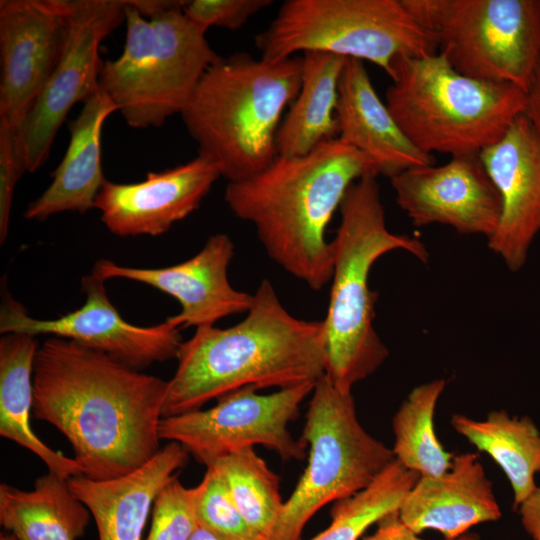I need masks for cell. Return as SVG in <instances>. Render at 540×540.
<instances>
[{"label": "cell", "mask_w": 540, "mask_h": 540, "mask_svg": "<svg viewBox=\"0 0 540 540\" xmlns=\"http://www.w3.org/2000/svg\"><path fill=\"white\" fill-rule=\"evenodd\" d=\"M64 0L0 1V118L17 128L61 57Z\"/></svg>", "instance_id": "9a60e30c"}, {"label": "cell", "mask_w": 540, "mask_h": 540, "mask_svg": "<svg viewBox=\"0 0 540 540\" xmlns=\"http://www.w3.org/2000/svg\"><path fill=\"white\" fill-rule=\"evenodd\" d=\"M271 4V0H186L182 12L205 31L211 26L237 30Z\"/></svg>", "instance_id": "1f68e13d"}, {"label": "cell", "mask_w": 540, "mask_h": 540, "mask_svg": "<svg viewBox=\"0 0 540 540\" xmlns=\"http://www.w3.org/2000/svg\"><path fill=\"white\" fill-rule=\"evenodd\" d=\"M524 530L533 540H540V486L517 508Z\"/></svg>", "instance_id": "e575fe53"}, {"label": "cell", "mask_w": 540, "mask_h": 540, "mask_svg": "<svg viewBox=\"0 0 540 540\" xmlns=\"http://www.w3.org/2000/svg\"><path fill=\"white\" fill-rule=\"evenodd\" d=\"M346 61L325 52L302 54L301 86L279 127L277 155L303 156L338 137V86Z\"/></svg>", "instance_id": "cb8c5ba5"}, {"label": "cell", "mask_w": 540, "mask_h": 540, "mask_svg": "<svg viewBox=\"0 0 540 540\" xmlns=\"http://www.w3.org/2000/svg\"><path fill=\"white\" fill-rule=\"evenodd\" d=\"M336 118L338 138L363 155L375 177L392 179L408 169L435 164L433 155L419 150L404 134L360 60L345 63Z\"/></svg>", "instance_id": "ffe728a7"}, {"label": "cell", "mask_w": 540, "mask_h": 540, "mask_svg": "<svg viewBox=\"0 0 540 540\" xmlns=\"http://www.w3.org/2000/svg\"><path fill=\"white\" fill-rule=\"evenodd\" d=\"M314 385L304 383L266 395L252 388L231 392L211 408L162 418L160 439L179 443L206 467L254 445H263L284 460L304 459L306 446L293 438L288 425Z\"/></svg>", "instance_id": "8fae6325"}, {"label": "cell", "mask_w": 540, "mask_h": 540, "mask_svg": "<svg viewBox=\"0 0 540 540\" xmlns=\"http://www.w3.org/2000/svg\"><path fill=\"white\" fill-rule=\"evenodd\" d=\"M84 304L55 319H35L8 294L3 295L0 332L36 337L52 335L105 353L136 370L176 358L182 343L180 328L167 319L153 326L126 322L106 294L104 281L94 275L81 279Z\"/></svg>", "instance_id": "4fadbf2b"}, {"label": "cell", "mask_w": 540, "mask_h": 540, "mask_svg": "<svg viewBox=\"0 0 540 540\" xmlns=\"http://www.w3.org/2000/svg\"><path fill=\"white\" fill-rule=\"evenodd\" d=\"M301 441L309 445L308 464L269 540H301L323 506L365 489L395 460L393 450L360 424L351 392L326 375L314 385Z\"/></svg>", "instance_id": "9c48e42d"}, {"label": "cell", "mask_w": 540, "mask_h": 540, "mask_svg": "<svg viewBox=\"0 0 540 540\" xmlns=\"http://www.w3.org/2000/svg\"><path fill=\"white\" fill-rule=\"evenodd\" d=\"M34 336L8 333L0 339V435L36 455L48 472L69 479L83 475L73 457L53 450L33 431Z\"/></svg>", "instance_id": "603a6c76"}, {"label": "cell", "mask_w": 540, "mask_h": 540, "mask_svg": "<svg viewBox=\"0 0 540 540\" xmlns=\"http://www.w3.org/2000/svg\"><path fill=\"white\" fill-rule=\"evenodd\" d=\"M255 44L269 60L325 52L369 61L389 76L399 58L438 53L404 0H288Z\"/></svg>", "instance_id": "ba28073f"}, {"label": "cell", "mask_w": 540, "mask_h": 540, "mask_svg": "<svg viewBox=\"0 0 540 540\" xmlns=\"http://www.w3.org/2000/svg\"><path fill=\"white\" fill-rule=\"evenodd\" d=\"M182 6L178 1L147 19L125 1L124 49L103 63L99 88L130 127H160L181 114L203 74L220 58Z\"/></svg>", "instance_id": "52a82bcc"}, {"label": "cell", "mask_w": 540, "mask_h": 540, "mask_svg": "<svg viewBox=\"0 0 540 540\" xmlns=\"http://www.w3.org/2000/svg\"><path fill=\"white\" fill-rule=\"evenodd\" d=\"M67 34L52 75L16 128L30 173L45 164L68 112L99 88L101 42L125 21L123 0H64Z\"/></svg>", "instance_id": "7c38bea8"}, {"label": "cell", "mask_w": 540, "mask_h": 540, "mask_svg": "<svg viewBox=\"0 0 540 540\" xmlns=\"http://www.w3.org/2000/svg\"><path fill=\"white\" fill-rule=\"evenodd\" d=\"M200 484L185 487L175 475L159 492L152 507V523L144 540H189L198 528Z\"/></svg>", "instance_id": "4dcf8cb0"}, {"label": "cell", "mask_w": 540, "mask_h": 540, "mask_svg": "<svg viewBox=\"0 0 540 540\" xmlns=\"http://www.w3.org/2000/svg\"><path fill=\"white\" fill-rule=\"evenodd\" d=\"M376 178L362 177L348 189L339 208L341 222L331 241L332 285L323 320L325 375L343 392H351L388 357L373 326L378 296L369 287L373 264L394 250L407 251L424 263L429 259L418 238L388 230Z\"/></svg>", "instance_id": "5b68a950"}, {"label": "cell", "mask_w": 540, "mask_h": 540, "mask_svg": "<svg viewBox=\"0 0 540 540\" xmlns=\"http://www.w3.org/2000/svg\"><path fill=\"white\" fill-rule=\"evenodd\" d=\"M398 515L418 535L435 530L454 540L477 524L498 521L502 512L478 456L461 453L444 474L420 476Z\"/></svg>", "instance_id": "d6986e66"}, {"label": "cell", "mask_w": 540, "mask_h": 540, "mask_svg": "<svg viewBox=\"0 0 540 540\" xmlns=\"http://www.w3.org/2000/svg\"><path fill=\"white\" fill-rule=\"evenodd\" d=\"M17 130L0 118V243L8 235L10 212L15 186L26 172Z\"/></svg>", "instance_id": "d6a6232c"}, {"label": "cell", "mask_w": 540, "mask_h": 540, "mask_svg": "<svg viewBox=\"0 0 540 540\" xmlns=\"http://www.w3.org/2000/svg\"><path fill=\"white\" fill-rule=\"evenodd\" d=\"M197 500L199 526L222 540H257L214 467H206Z\"/></svg>", "instance_id": "f546056e"}, {"label": "cell", "mask_w": 540, "mask_h": 540, "mask_svg": "<svg viewBox=\"0 0 540 540\" xmlns=\"http://www.w3.org/2000/svg\"><path fill=\"white\" fill-rule=\"evenodd\" d=\"M90 518L68 479L53 473L38 477L29 491L0 485V524L18 540H78Z\"/></svg>", "instance_id": "d4e9b609"}, {"label": "cell", "mask_w": 540, "mask_h": 540, "mask_svg": "<svg viewBox=\"0 0 540 540\" xmlns=\"http://www.w3.org/2000/svg\"><path fill=\"white\" fill-rule=\"evenodd\" d=\"M220 176L217 165L198 154L187 163L149 172L137 183L105 179L94 208L114 235L158 236L197 210Z\"/></svg>", "instance_id": "ac0fdd59"}, {"label": "cell", "mask_w": 540, "mask_h": 540, "mask_svg": "<svg viewBox=\"0 0 540 540\" xmlns=\"http://www.w3.org/2000/svg\"><path fill=\"white\" fill-rule=\"evenodd\" d=\"M524 115L540 137V61L532 84L526 93Z\"/></svg>", "instance_id": "d590c367"}, {"label": "cell", "mask_w": 540, "mask_h": 540, "mask_svg": "<svg viewBox=\"0 0 540 540\" xmlns=\"http://www.w3.org/2000/svg\"><path fill=\"white\" fill-rule=\"evenodd\" d=\"M459 73L528 92L540 61V0H404Z\"/></svg>", "instance_id": "30bf717a"}, {"label": "cell", "mask_w": 540, "mask_h": 540, "mask_svg": "<svg viewBox=\"0 0 540 540\" xmlns=\"http://www.w3.org/2000/svg\"><path fill=\"white\" fill-rule=\"evenodd\" d=\"M391 184L398 206L417 227L442 224L487 239L498 227L501 198L480 153L453 156L440 166L408 169Z\"/></svg>", "instance_id": "5bb4252c"}, {"label": "cell", "mask_w": 540, "mask_h": 540, "mask_svg": "<svg viewBox=\"0 0 540 540\" xmlns=\"http://www.w3.org/2000/svg\"><path fill=\"white\" fill-rule=\"evenodd\" d=\"M301 79L302 56L269 60L236 52L220 57L180 114L198 154L211 159L229 183L264 170L277 157L281 118Z\"/></svg>", "instance_id": "277c9868"}, {"label": "cell", "mask_w": 540, "mask_h": 540, "mask_svg": "<svg viewBox=\"0 0 540 540\" xmlns=\"http://www.w3.org/2000/svg\"><path fill=\"white\" fill-rule=\"evenodd\" d=\"M419 477L395 459L368 487L334 502L330 525L311 540H359L370 526L398 511Z\"/></svg>", "instance_id": "f1b7e54d"}, {"label": "cell", "mask_w": 540, "mask_h": 540, "mask_svg": "<svg viewBox=\"0 0 540 540\" xmlns=\"http://www.w3.org/2000/svg\"><path fill=\"white\" fill-rule=\"evenodd\" d=\"M234 245L226 234L210 236L192 258L164 268H134L100 259L91 274L105 281L123 278L149 285L174 297L178 314L167 318L178 328L214 326L233 314L247 312L253 295L234 289L228 280V266Z\"/></svg>", "instance_id": "2e32d148"}, {"label": "cell", "mask_w": 540, "mask_h": 540, "mask_svg": "<svg viewBox=\"0 0 540 540\" xmlns=\"http://www.w3.org/2000/svg\"><path fill=\"white\" fill-rule=\"evenodd\" d=\"M167 386L105 353L51 337L34 362L32 414L67 439L83 476L113 479L160 449Z\"/></svg>", "instance_id": "6da1fadb"}, {"label": "cell", "mask_w": 540, "mask_h": 540, "mask_svg": "<svg viewBox=\"0 0 540 540\" xmlns=\"http://www.w3.org/2000/svg\"><path fill=\"white\" fill-rule=\"evenodd\" d=\"M115 111L117 106L100 89L83 103L78 117L69 123L66 153L51 174L50 185L25 209L26 219L45 221L57 213L84 214L94 208L105 181L101 162L102 128Z\"/></svg>", "instance_id": "7402d4cb"}, {"label": "cell", "mask_w": 540, "mask_h": 540, "mask_svg": "<svg viewBox=\"0 0 540 540\" xmlns=\"http://www.w3.org/2000/svg\"><path fill=\"white\" fill-rule=\"evenodd\" d=\"M480 158L502 205L488 247L511 271H519L540 233V137L522 114Z\"/></svg>", "instance_id": "e0dca14e"}, {"label": "cell", "mask_w": 540, "mask_h": 540, "mask_svg": "<svg viewBox=\"0 0 540 540\" xmlns=\"http://www.w3.org/2000/svg\"><path fill=\"white\" fill-rule=\"evenodd\" d=\"M239 323L196 328L182 341L168 381L162 416L202 409L212 399L252 388L285 389L316 383L326 373L324 323L291 315L263 280Z\"/></svg>", "instance_id": "7a4b0ae2"}, {"label": "cell", "mask_w": 540, "mask_h": 540, "mask_svg": "<svg viewBox=\"0 0 540 540\" xmlns=\"http://www.w3.org/2000/svg\"><path fill=\"white\" fill-rule=\"evenodd\" d=\"M365 176H373L366 159L337 137L303 156L277 155L258 174L228 183L225 201L254 225L272 260L320 290L333 273L328 224L351 185Z\"/></svg>", "instance_id": "3957f363"}, {"label": "cell", "mask_w": 540, "mask_h": 540, "mask_svg": "<svg viewBox=\"0 0 540 540\" xmlns=\"http://www.w3.org/2000/svg\"><path fill=\"white\" fill-rule=\"evenodd\" d=\"M0 540H18V538L9 531L1 532Z\"/></svg>", "instance_id": "f35d334b"}, {"label": "cell", "mask_w": 540, "mask_h": 540, "mask_svg": "<svg viewBox=\"0 0 540 540\" xmlns=\"http://www.w3.org/2000/svg\"><path fill=\"white\" fill-rule=\"evenodd\" d=\"M446 382L436 379L416 386L393 417L395 459L420 476H439L452 466L454 455L436 436L434 413Z\"/></svg>", "instance_id": "4316f807"}, {"label": "cell", "mask_w": 540, "mask_h": 540, "mask_svg": "<svg viewBox=\"0 0 540 540\" xmlns=\"http://www.w3.org/2000/svg\"><path fill=\"white\" fill-rule=\"evenodd\" d=\"M189 540H222L219 537L215 536L208 530L198 526L194 534Z\"/></svg>", "instance_id": "74e56055"}, {"label": "cell", "mask_w": 540, "mask_h": 540, "mask_svg": "<svg viewBox=\"0 0 540 540\" xmlns=\"http://www.w3.org/2000/svg\"><path fill=\"white\" fill-rule=\"evenodd\" d=\"M187 450L170 441L141 467L117 478L68 479L74 495L93 517L99 540H142L154 501L163 487L188 461Z\"/></svg>", "instance_id": "44dd1931"}, {"label": "cell", "mask_w": 540, "mask_h": 540, "mask_svg": "<svg viewBox=\"0 0 540 540\" xmlns=\"http://www.w3.org/2000/svg\"><path fill=\"white\" fill-rule=\"evenodd\" d=\"M130 5L136 8L142 16L148 19L152 16L174 6L178 1L172 0H128Z\"/></svg>", "instance_id": "8d00e7d4"}, {"label": "cell", "mask_w": 540, "mask_h": 540, "mask_svg": "<svg viewBox=\"0 0 540 540\" xmlns=\"http://www.w3.org/2000/svg\"><path fill=\"white\" fill-rule=\"evenodd\" d=\"M207 467L220 473L256 539L269 540L284 506L278 476L253 447L221 457Z\"/></svg>", "instance_id": "83f0119b"}, {"label": "cell", "mask_w": 540, "mask_h": 540, "mask_svg": "<svg viewBox=\"0 0 540 540\" xmlns=\"http://www.w3.org/2000/svg\"><path fill=\"white\" fill-rule=\"evenodd\" d=\"M377 525L378 527L376 531L362 540H424L401 522L398 511L388 514L382 518ZM454 540L479 539L474 534H465L464 536Z\"/></svg>", "instance_id": "836d02e7"}, {"label": "cell", "mask_w": 540, "mask_h": 540, "mask_svg": "<svg viewBox=\"0 0 540 540\" xmlns=\"http://www.w3.org/2000/svg\"><path fill=\"white\" fill-rule=\"evenodd\" d=\"M450 423L500 466L512 487L517 509L537 488L535 476L540 473V430L533 420L494 410L484 420L453 414Z\"/></svg>", "instance_id": "484cf974"}, {"label": "cell", "mask_w": 540, "mask_h": 540, "mask_svg": "<svg viewBox=\"0 0 540 540\" xmlns=\"http://www.w3.org/2000/svg\"><path fill=\"white\" fill-rule=\"evenodd\" d=\"M386 105L422 152L451 157L480 153L524 114L526 93L457 72L440 54L397 59Z\"/></svg>", "instance_id": "8992f818"}]
</instances>
